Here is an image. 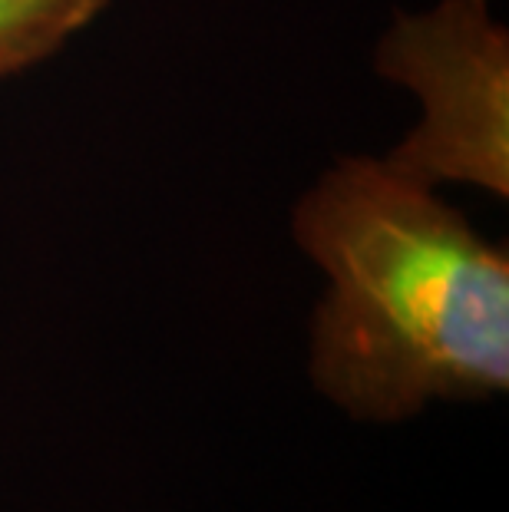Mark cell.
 Segmentation results:
<instances>
[{"mask_svg":"<svg viewBox=\"0 0 509 512\" xmlns=\"http://www.w3.org/2000/svg\"><path fill=\"white\" fill-rule=\"evenodd\" d=\"M324 271L308 374L361 423L509 390V255L384 159H341L295 209Z\"/></svg>","mask_w":509,"mask_h":512,"instance_id":"obj_1","label":"cell"},{"mask_svg":"<svg viewBox=\"0 0 509 512\" xmlns=\"http://www.w3.org/2000/svg\"><path fill=\"white\" fill-rule=\"evenodd\" d=\"M377 73L407 86L420 123L381 156L400 176L437 189L476 185L509 195V37L486 0H440L400 14L377 43Z\"/></svg>","mask_w":509,"mask_h":512,"instance_id":"obj_2","label":"cell"},{"mask_svg":"<svg viewBox=\"0 0 509 512\" xmlns=\"http://www.w3.org/2000/svg\"><path fill=\"white\" fill-rule=\"evenodd\" d=\"M106 0H0V80L57 53Z\"/></svg>","mask_w":509,"mask_h":512,"instance_id":"obj_3","label":"cell"}]
</instances>
